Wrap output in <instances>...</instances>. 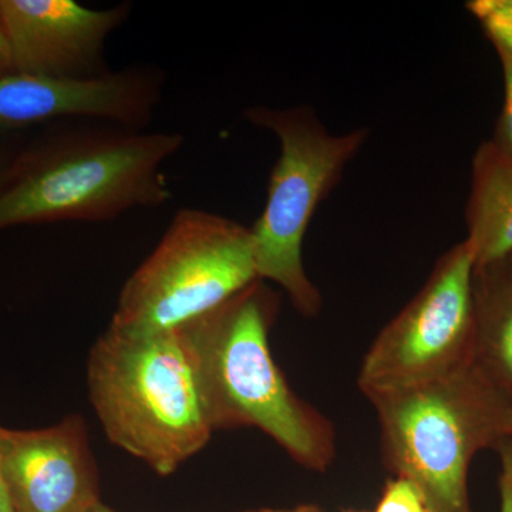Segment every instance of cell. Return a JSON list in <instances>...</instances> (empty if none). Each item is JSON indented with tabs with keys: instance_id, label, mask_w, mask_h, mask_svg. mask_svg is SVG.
Masks as SVG:
<instances>
[{
	"instance_id": "cell-1",
	"label": "cell",
	"mask_w": 512,
	"mask_h": 512,
	"mask_svg": "<svg viewBox=\"0 0 512 512\" xmlns=\"http://www.w3.org/2000/svg\"><path fill=\"white\" fill-rule=\"evenodd\" d=\"M278 296L258 279L178 330L200 384L212 430L258 429L301 466L326 471L335 430L286 382L269 349Z\"/></svg>"
},
{
	"instance_id": "cell-2",
	"label": "cell",
	"mask_w": 512,
	"mask_h": 512,
	"mask_svg": "<svg viewBox=\"0 0 512 512\" xmlns=\"http://www.w3.org/2000/svg\"><path fill=\"white\" fill-rule=\"evenodd\" d=\"M183 134L76 120L0 184V229L37 222H106L171 200L163 165Z\"/></svg>"
},
{
	"instance_id": "cell-3",
	"label": "cell",
	"mask_w": 512,
	"mask_h": 512,
	"mask_svg": "<svg viewBox=\"0 0 512 512\" xmlns=\"http://www.w3.org/2000/svg\"><path fill=\"white\" fill-rule=\"evenodd\" d=\"M87 386L110 443L158 476L174 474L214 433L177 329L147 335L107 329L90 350Z\"/></svg>"
},
{
	"instance_id": "cell-4",
	"label": "cell",
	"mask_w": 512,
	"mask_h": 512,
	"mask_svg": "<svg viewBox=\"0 0 512 512\" xmlns=\"http://www.w3.org/2000/svg\"><path fill=\"white\" fill-rule=\"evenodd\" d=\"M384 463L423 495L429 512H473L468 471L512 439V399L477 363L436 382L373 394Z\"/></svg>"
},
{
	"instance_id": "cell-5",
	"label": "cell",
	"mask_w": 512,
	"mask_h": 512,
	"mask_svg": "<svg viewBox=\"0 0 512 512\" xmlns=\"http://www.w3.org/2000/svg\"><path fill=\"white\" fill-rule=\"evenodd\" d=\"M244 117L279 141L265 208L251 228L256 274L284 289L301 315L315 318L323 301L303 265V239L319 205L365 146L369 130L332 134L309 107L254 106Z\"/></svg>"
},
{
	"instance_id": "cell-6",
	"label": "cell",
	"mask_w": 512,
	"mask_h": 512,
	"mask_svg": "<svg viewBox=\"0 0 512 512\" xmlns=\"http://www.w3.org/2000/svg\"><path fill=\"white\" fill-rule=\"evenodd\" d=\"M258 279L251 228L184 208L127 279L109 328L136 335L180 329Z\"/></svg>"
},
{
	"instance_id": "cell-7",
	"label": "cell",
	"mask_w": 512,
	"mask_h": 512,
	"mask_svg": "<svg viewBox=\"0 0 512 512\" xmlns=\"http://www.w3.org/2000/svg\"><path fill=\"white\" fill-rule=\"evenodd\" d=\"M474 268L467 241L441 256L363 357L359 387L366 397L436 382L476 362Z\"/></svg>"
},
{
	"instance_id": "cell-8",
	"label": "cell",
	"mask_w": 512,
	"mask_h": 512,
	"mask_svg": "<svg viewBox=\"0 0 512 512\" xmlns=\"http://www.w3.org/2000/svg\"><path fill=\"white\" fill-rule=\"evenodd\" d=\"M130 3L93 9L74 0H0V20L15 73L94 79L111 72L106 43L131 13Z\"/></svg>"
},
{
	"instance_id": "cell-9",
	"label": "cell",
	"mask_w": 512,
	"mask_h": 512,
	"mask_svg": "<svg viewBox=\"0 0 512 512\" xmlns=\"http://www.w3.org/2000/svg\"><path fill=\"white\" fill-rule=\"evenodd\" d=\"M164 83L165 74L147 64L80 80L12 73L0 77V126L100 120L147 130Z\"/></svg>"
},
{
	"instance_id": "cell-10",
	"label": "cell",
	"mask_w": 512,
	"mask_h": 512,
	"mask_svg": "<svg viewBox=\"0 0 512 512\" xmlns=\"http://www.w3.org/2000/svg\"><path fill=\"white\" fill-rule=\"evenodd\" d=\"M0 458L13 512H92L99 471L80 414L40 430L0 426Z\"/></svg>"
},
{
	"instance_id": "cell-11",
	"label": "cell",
	"mask_w": 512,
	"mask_h": 512,
	"mask_svg": "<svg viewBox=\"0 0 512 512\" xmlns=\"http://www.w3.org/2000/svg\"><path fill=\"white\" fill-rule=\"evenodd\" d=\"M476 363L512 399V274L504 259L473 275Z\"/></svg>"
},
{
	"instance_id": "cell-12",
	"label": "cell",
	"mask_w": 512,
	"mask_h": 512,
	"mask_svg": "<svg viewBox=\"0 0 512 512\" xmlns=\"http://www.w3.org/2000/svg\"><path fill=\"white\" fill-rule=\"evenodd\" d=\"M468 231L476 266L512 254V158L493 146L477 157Z\"/></svg>"
},
{
	"instance_id": "cell-13",
	"label": "cell",
	"mask_w": 512,
	"mask_h": 512,
	"mask_svg": "<svg viewBox=\"0 0 512 512\" xmlns=\"http://www.w3.org/2000/svg\"><path fill=\"white\" fill-rule=\"evenodd\" d=\"M467 8L483 25L500 55L512 59V0H473Z\"/></svg>"
},
{
	"instance_id": "cell-14",
	"label": "cell",
	"mask_w": 512,
	"mask_h": 512,
	"mask_svg": "<svg viewBox=\"0 0 512 512\" xmlns=\"http://www.w3.org/2000/svg\"><path fill=\"white\" fill-rule=\"evenodd\" d=\"M375 512H429L423 495L407 478L387 481Z\"/></svg>"
},
{
	"instance_id": "cell-15",
	"label": "cell",
	"mask_w": 512,
	"mask_h": 512,
	"mask_svg": "<svg viewBox=\"0 0 512 512\" xmlns=\"http://www.w3.org/2000/svg\"><path fill=\"white\" fill-rule=\"evenodd\" d=\"M505 77V104L501 117L500 133H498L497 148L504 156L512 158V59L501 56Z\"/></svg>"
},
{
	"instance_id": "cell-16",
	"label": "cell",
	"mask_w": 512,
	"mask_h": 512,
	"mask_svg": "<svg viewBox=\"0 0 512 512\" xmlns=\"http://www.w3.org/2000/svg\"><path fill=\"white\" fill-rule=\"evenodd\" d=\"M501 458L500 497L501 511L512 512V439L505 440L497 448Z\"/></svg>"
},
{
	"instance_id": "cell-17",
	"label": "cell",
	"mask_w": 512,
	"mask_h": 512,
	"mask_svg": "<svg viewBox=\"0 0 512 512\" xmlns=\"http://www.w3.org/2000/svg\"><path fill=\"white\" fill-rule=\"evenodd\" d=\"M12 73H15V69H13L12 53H10L8 39H6L2 20H0V77L9 76V74Z\"/></svg>"
},
{
	"instance_id": "cell-18",
	"label": "cell",
	"mask_w": 512,
	"mask_h": 512,
	"mask_svg": "<svg viewBox=\"0 0 512 512\" xmlns=\"http://www.w3.org/2000/svg\"><path fill=\"white\" fill-rule=\"evenodd\" d=\"M0 512H13L8 484H6L5 474H3L2 458H0Z\"/></svg>"
},
{
	"instance_id": "cell-19",
	"label": "cell",
	"mask_w": 512,
	"mask_h": 512,
	"mask_svg": "<svg viewBox=\"0 0 512 512\" xmlns=\"http://www.w3.org/2000/svg\"><path fill=\"white\" fill-rule=\"evenodd\" d=\"M275 512H320V510L312 507V505H302V507H296L293 510H275Z\"/></svg>"
},
{
	"instance_id": "cell-20",
	"label": "cell",
	"mask_w": 512,
	"mask_h": 512,
	"mask_svg": "<svg viewBox=\"0 0 512 512\" xmlns=\"http://www.w3.org/2000/svg\"><path fill=\"white\" fill-rule=\"evenodd\" d=\"M92 512H117V511L111 510V508L106 507V505L100 503L99 505H97L96 508H94V510Z\"/></svg>"
},
{
	"instance_id": "cell-21",
	"label": "cell",
	"mask_w": 512,
	"mask_h": 512,
	"mask_svg": "<svg viewBox=\"0 0 512 512\" xmlns=\"http://www.w3.org/2000/svg\"><path fill=\"white\" fill-rule=\"evenodd\" d=\"M247 512H275V510H256V511H247Z\"/></svg>"
}]
</instances>
